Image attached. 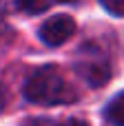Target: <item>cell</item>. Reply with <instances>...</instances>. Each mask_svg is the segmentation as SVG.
I'll return each mask as SVG.
<instances>
[{
    "mask_svg": "<svg viewBox=\"0 0 124 126\" xmlns=\"http://www.w3.org/2000/svg\"><path fill=\"white\" fill-rule=\"evenodd\" d=\"M24 97L40 106H55V104H71L78 100L75 86L67 80V75L58 66H40L35 69L27 84H24Z\"/></svg>",
    "mask_w": 124,
    "mask_h": 126,
    "instance_id": "1",
    "label": "cell"
},
{
    "mask_svg": "<svg viewBox=\"0 0 124 126\" xmlns=\"http://www.w3.org/2000/svg\"><path fill=\"white\" fill-rule=\"evenodd\" d=\"M75 33V20L67 13H58L49 20H44L38 29V35L44 44L49 47H60L64 44L71 35Z\"/></svg>",
    "mask_w": 124,
    "mask_h": 126,
    "instance_id": "2",
    "label": "cell"
},
{
    "mask_svg": "<svg viewBox=\"0 0 124 126\" xmlns=\"http://www.w3.org/2000/svg\"><path fill=\"white\" fill-rule=\"evenodd\" d=\"M47 7L44 0H0V13L11 16V13H38Z\"/></svg>",
    "mask_w": 124,
    "mask_h": 126,
    "instance_id": "3",
    "label": "cell"
},
{
    "mask_svg": "<svg viewBox=\"0 0 124 126\" xmlns=\"http://www.w3.org/2000/svg\"><path fill=\"white\" fill-rule=\"evenodd\" d=\"M104 115H106V120H109L111 124L124 126V91H122V93H118V95L106 104Z\"/></svg>",
    "mask_w": 124,
    "mask_h": 126,
    "instance_id": "4",
    "label": "cell"
},
{
    "mask_svg": "<svg viewBox=\"0 0 124 126\" xmlns=\"http://www.w3.org/2000/svg\"><path fill=\"white\" fill-rule=\"evenodd\" d=\"M104 9L113 16H124V0H100Z\"/></svg>",
    "mask_w": 124,
    "mask_h": 126,
    "instance_id": "5",
    "label": "cell"
},
{
    "mask_svg": "<svg viewBox=\"0 0 124 126\" xmlns=\"http://www.w3.org/2000/svg\"><path fill=\"white\" fill-rule=\"evenodd\" d=\"M62 126H89V124H87L84 120H67Z\"/></svg>",
    "mask_w": 124,
    "mask_h": 126,
    "instance_id": "6",
    "label": "cell"
},
{
    "mask_svg": "<svg viewBox=\"0 0 124 126\" xmlns=\"http://www.w3.org/2000/svg\"><path fill=\"white\" fill-rule=\"evenodd\" d=\"M4 102H7V95H4V89H2V84H0V111L4 109Z\"/></svg>",
    "mask_w": 124,
    "mask_h": 126,
    "instance_id": "7",
    "label": "cell"
},
{
    "mask_svg": "<svg viewBox=\"0 0 124 126\" xmlns=\"http://www.w3.org/2000/svg\"><path fill=\"white\" fill-rule=\"evenodd\" d=\"M55 2H69V0H55Z\"/></svg>",
    "mask_w": 124,
    "mask_h": 126,
    "instance_id": "8",
    "label": "cell"
}]
</instances>
